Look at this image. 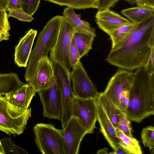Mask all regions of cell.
Here are the masks:
<instances>
[{"label":"cell","instance_id":"obj_1","mask_svg":"<svg viewBox=\"0 0 154 154\" xmlns=\"http://www.w3.org/2000/svg\"><path fill=\"white\" fill-rule=\"evenodd\" d=\"M154 47V14L141 23L126 38L111 48L106 60L132 71L144 67Z\"/></svg>","mask_w":154,"mask_h":154},{"label":"cell","instance_id":"obj_2","mask_svg":"<svg viewBox=\"0 0 154 154\" xmlns=\"http://www.w3.org/2000/svg\"><path fill=\"white\" fill-rule=\"evenodd\" d=\"M129 101L125 112L130 121L140 123L154 114V73L143 68L137 69L129 92Z\"/></svg>","mask_w":154,"mask_h":154},{"label":"cell","instance_id":"obj_3","mask_svg":"<svg viewBox=\"0 0 154 154\" xmlns=\"http://www.w3.org/2000/svg\"><path fill=\"white\" fill-rule=\"evenodd\" d=\"M61 19V16L54 17L47 23L39 33L26 68L24 77L27 82L32 77L40 59L47 56L55 45L58 35Z\"/></svg>","mask_w":154,"mask_h":154},{"label":"cell","instance_id":"obj_4","mask_svg":"<svg viewBox=\"0 0 154 154\" xmlns=\"http://www.w3.org/2000/svg\"><path fill=\"white\" fill-rule=\"evenodd\" d=\"M31 116V108L25 109L11 105L5 96L0 95V131L8 135H20Z\"/></svg>","mask_w":154,"mask_h":154},{"label":"cell","instance_id":"obj_5","mask_svg":"<svg viewBox=\"0 0 154 154\" xmlns=\"http://www.w3.org/2000/svg\"><path fill=\"white\" fill-rule=\"evenodd\" d=\"M35 144L43 154H65L62 129L51 124L38 123L33 128Z\"/></svg>","mask_w":154,"mask_h":154},{"label":"cell","instance_id":"obj_6","mask_svg":"<svg viewBox=\"0 0 154 154\" xmlns=\"http://www.w3.org/2000/svg\"><path fill=\"white\" fill-rule=\"evenodd\" d=\"M75 29L63 16H61L60 30L56 42L51 50L49 58L53 64L56 63L64 69L70 78L71 68L69 58V51Z\"/></svg>","mask_w":154,"mask_h":154},{"label":"cell","instance_id":"obj_7","mask_svg":"<svg viewBox=\"0 0 154 154\" xmlns=\"http://www.w3.org/2000/svg\"><path fill=\"white\" fill-rule=\"evenodd\" d=\"M97 99L74 97L72 116L75 117L88 134H92L97 128Z\"/></svg>","mask_w":154,"mask_h":154},{"label":"cell","instance_id":"obj_8","mask_svg":"<svg viewBox=\"0 0 154 154\" xmlns=\"http://www.w3.org/2000/svg\"><path fill=\"white\" fill-rule=\"evenodd\" d=\"M72 90L75 97L97 99L99 93L80 61L70 73Z\"/></svg>","mask_w":154,"mask_h":154},{"label":"cell","instance_id":"obj_9","mask_svg":"<svg viewBox=\"0 0 154 154\" xmlns=\"http://www.w3.org/2000/svg\"><path fill=\"white\" fill-rule=\"evenodd\" d=\"M134 72L119 68L108 83L103 93L118 107L119 100L129 94Z\"/></svg>","mask_w":154,"mask_h":154},{"label":"cell","instance_id":"obj_10","mask_svg":"<svg viewBox=\"0 0 154 154\" xmlns=\"http://www.w3.org/2000/svg\"><path fill=\"white\" fill-rule=\"evenodd\" d=\"M37 92L43 106L44 117L60 121L62 112L61 98L54 76L48 88Z\"/></svg>","mask_w":154,"mask_h":154},{"label":"cell","instance_id":"obj_11","mask_svg":"<svg viewBox=\"0 0 154 154\" xmlns=\"http://www.w3.org/2000/svg\"><path fill=\"white\" fill-rule=\"evenodd\" d=\"M65 154L79 153L81 142L88 134L79 121L72 116L62 128Z\"/></svg>","mask_w":154,"mask_h":154},{"label":"cell","instance_id":"obj_12","mask_svg":"<svg viewBox=\"0 0 154 154\" xmlns=\"http://www.w3.org/2000/svg\"><path fill=\"white\" fill-rule=\"evenodd\" d=\"M54 76L53 64L48 56L38 61L35 72L28 83L37 92L48 88Z\"/></svg>","mask_w":154,"mask_h":154},{"label":"cell","instance_id":"obj_13","mask_svg":"<svg viewBox=\"0 0 154 154\" xmlns=\"http://www.w3.org/2000/svg\"><path fill=\"white\" fill-rule=\"evenodd\" d=\"M37 30L31 29L21 38L15 48L14 60L19 67H26L32 51Z\"/></svg>","mask_w":154,"mask_h":154},{"label":"cell","instance_id":"obj_14","mask_svg":"<svg viewBox=\"0 0 154 154\" xmlns=\"http://www.w3.org/2000/svg\"><path fill=\"white\" fill-rule=\"evenodd\" d=\"M95 17L98 28L108 35L119 26L131 22L110 9L98 11Z\"/></svg>","mask_w":154,"mask_h":154},{"label":"cell","instance_id":"obj_15","mask_svg":"<svg viewBox=\"0 0 154 154\" xmlns=\"http://www.w3.org/2000/svg\"><path fill=\"white\" fill-rule=\"evenodd\" d=\"M97 121L100 125V131L113 151H116L119 141L116 129L97 99Z\"/></svg>","mask_w":154,"mask_h":154},{"label":"cell","instance_id":"obj_16","mask_svg":"<svg viewBox=\"0 0 154 154\" xmlns=\"http://www.w3.org/2000/svg\"><path fill=\"white\" fill-rule=\"evenodd\" d=\"M37 92L28 83L24 84L16 89L5 95L11 105L26 109H28Z\"/></svg>","mask_w":154,"mask_h":154},{"label":"cell","instance_id":"obj_17","mask_svg":"<svg viewBox=\"0 0 154 154\" xmlns=\"http://www.w3.org/2000/svg\"><path fill=\"white\" fill-rule=\"evenodd\" d=\"M62 16L75 29V32L96 36L95 29L92 27L88 22L82 20L80 15L75 13L74 8L67 7L64 9Z\"/></svg>","mask_w":154,"mask_h":154},{"label":"cell","instance_id":"obj_18","mask_svg":"<svg viewBox=\"0 0 154 154\" xmlns=\"http://www.w3.org/2000/svg\"><path fill=\"white\" fill-rule=\"evenodd\" d=\"M121 13L132 22L139 24L154 14V8L137 5L134 7L122 10Z\"/></svg>","mask_w":154,"mask_h":154},{"label":"cell","instance_id":"obj_19","mask_svg":"<svg viewBox=\"0 0 154 154\" xmlns=\"http://www.w3.org/2000/svg\"><path fill=\"white\" fill-rule=\"evenodd\" d=\"M97 99L116 129L122 111L119 109L103 92L100 93Z\"/></svg>","mask_w":154,"mask_h":154},{"label":"cell","instance_id":"obj_20","mask_svg":"<svg viewBox=\"0 0 154 154\" xmlns=\"http://www.w3.org/2000/svg\"><path fill=\"white\" fill-rule=\"evenodd\" d=\"M24 84L16 73H0V95H5Z\"/></svg>","mask_w":154,"mask_h":154},{"label":"cell","instance_id":"obj_21","mask_svg":"<svg viewBox=\"0 0 154 154\" xmlns=\"http://www.w3.org/2000/svg\"><path fill=\"white\" fill-rule=\"evenodd\" d=\"M96 36L93 35L75 32L73 36L81 58L87 54L92 49V45Z\"/></svg>","mask_w":154,"mask_h":154},{"label":"cell","instance_id":"obj_22","mask_svg":"<svg viewBox=\"0 0 154 154\" xmlns=\"http://www.w3.org/2000/svg\"><path fill=\"white\" fill-rule=\"evenodd\" d=\"M138 24L131 22L119 26L110 32L109 35L112 42L111 48L128 37Z\"/></svg>","mask_w":154,"mask_h":154},{"label":"cell","instance_id":"obj_23","mask_svg":"<svg viewBox=\"0 0 154 154\" xmlns=\"http://www.w3.org/2000/svg\"><path fill=\"white\" fill-rule=\"evenodd\" d=\"M117 136L119 139L118 145L121 146L130 154H142V151L139 141L133 137L128 136L121 131L116 129Z\"/></svg>","mask_w":154,"mask_h":154},{"label":"cell","instance_id":"obj_24","mask_svg":"<svg viewBox=\"0 0 154 154\" xmlns=\"http://www.w3.org/2000/svg\"><path fill=\"white\" fill-rule=\"evenodd\" d=\"M61 6H66L74 9H85L96 6L88 0H45Z\"/></svg>","mask_w":154,"mask_h":154},{"label":"cell","instance_id":"obj_25","mask_svg":"<svg viewBox=\"0 0 154 154\" xmlns=\"http://www.w3.org/2000/svg\"><path fill=\"white\" fill-rule=\"evenodd\" d=\"M4 154H27L25 149L16 145L10 137H5L0 140Z\"/></svg>","mask_w":154,"mask_h":154},{"label":"cell","instance_id":"obj_26","mask_svg":"<svg viewBox=\"0 0 154 154\" xmlns=\"http://www.w3.org/2000/svg\"><path fill=\"white\" fill-rule=\"evenodd\" d=\"M141 137L143 146L148 147L150 153L154 154V127L149 126L143 129Z\"/></svg>","mask_w":154,"mask_h":154},{"label":"cell","instance_id":"obj_27","mask_svg":"<svg viewBox=\"0 0 154 154\" xmlns=\"http://www.w3.org/2000/svg\"><path fill=\"white\" fill-rule=\"evenodd\" d=\"M21 9L25 13L32 16L37 11L41 0H18Z\"/></svg>","mask_w":154,"mask_h":154},{"label":"cell","instance_id":"obj_28","mask_svg":"<svg viewBox=\"0 0 154 154\" xmlns=\"http://www.w3.org/2000/svg\"><path fill=\"white\" fill-rule=\"evenodd\" d=\"M130 122L125 112L122 111L116 129L121 131L128 136L133 137Z\"/></svg>","mask_w":154,"mask_h":154},{"label":"cell","instance_id":"obj_29","mask_svg":"<svg viewBox=\"0 0 154 154\" xmlns=\"http://www.w3.org/2000/svg\"><path fill=\"white\" fill-rule=\"evenodd\" d=\"M5 10L0 9V32L9 38L10 26L8 20V15Z\"/></svg>","mask_w":154,"mask_h":154},{"label":"cell","instance_id":"obj_30","mask_svg":"<svg viewBox=\"0 0 154 154\" xmlns=\"http://www.w3.org/2000/svg\"><path fill=\"white\" fill-rule=\"evenodd\" d=\"M8 16L23 21L30 22L34 18L32 17L24 12L21 9H10L8 8Z\"/></svg>","mask_w":154,"mask_h":154},{"label":"cell","instance_id":"obj_31","mask_svg":"<svg viewBox=\"0 0 154 154\" xmlns=\"http://www.w3.org/2000/svg\"><path fill=\"white\" fill-rule=\"evenodd\" d=\"M69 58L71 66L72 68L78 64L81 58L73 37L70 47Z\"/></svg>","mask_w":154,"mask_h":154},{"label":"cell","instance_id":"obj_32","mask_svg":"<svg viewBox=\"0 0 154 154\" xmlns=\"http://www.w3.org/2000/svg\"><path fill=\"white\" fill-rule=\"evenodd\" d=\"M120 0H98V11L110 9L114 6L115 4Z\"/></svg>","mask_w":154,"mask_h":154},{"label":"cell","instance_id":"obj_33","mask_svg":"<svg viewBox=\"0 0 154 154\" xmlns=\"http://www.w3.org/2000/svg\"><path fill=\"white\" fill-rule=\"evenodd\" d=\"M143 68L148 73H154V47L152 48L149 58Z\"/></svg>","mask_w":154,"mask_h":154},{"label":"cell","instance_id":"obj_34","mask_svg":"<svg viewBox=\"0 0 154 154\" xmlns=\"http://www.w3.org/2000/svg\"><path fill=\"white\" fill-rule=\"evenodd\" d=\"M8 8L10 9H21L20 4L18 0H9Z\"/></svg>","mask_w":154,"mask_h":154},{"label":"cell","instance_id":"obj_35","mask_svg":"<svg viewBox=\"0 0 154 154\" xmlns=\"http://www.w3.org/2000/svg\"><path fill=\"white\" fill-rule=\"evenodd\" d=\"M139 5L154 8V0H139Z\"/></svg>","mask_w":154,"mask_h":154},{"label":"cell","instance_id":"obj_36","mask_svg":"<svg viewBox=\"0 0 154 154\" xmlns=\"http://www.w3.org/2000/svg\"><path fill=\"white\" fill-rule=\"evenodd\" d=\"M109 153L112 154H130L128 151L119 145H118L117 146L116 151H113Z\"/></svg>","mask_w":154,"mask_h":154},{"label":"cell","instance_id":"obj_37","mask_svg":"<svg viewBox=\"0 0 154 154\" xmlns=\"http://www.w3.org/2000/svg\"><path fill=\"white\" fill-rule=\"evenodd\" d=\"M9 0H0V9L7 11Z\"/></svg>","mask_w":154,"mask_h":154},{"label":"cell","instance_id":"obj_38","mask_svg":"<svg viewBox=\"0 0 154 154\" xmlns=\"http://www.w3.org/2000/svg\"><path fill=\"white\" fill-rule=\"evenodd\" d=\"M108 149L106 148H104L103 149L98 150L97 152V154H108Z\"/></svg>","mask_w":154,"mask_h":154},{"label":"cell","instance_id":"obj_39","mask_svg":"<svg viewBox=\"0 0 154 154\" xmlns=\"http://www.w3.org/2000/svg\"><path fill=\"white\" fill-rule=\"evenodd\" d=\"M131 4H135L137 5L139 4V0H125Z\"/></svg>","mask_w":154,"mask_h":154},{"label":"cell","instance_id":"obj_40","mask_svg":"<svg viewBox=\"0 0 154 154\" xmlns=\"http://www.w3.org/2000/svg\"><path fill=\"white\" fill-rule=\"evenodd\" d=\"M92 3H93L96 7L97 9L98 8V0H88Z\"/></svg>","mask_w":154,"mask_h":154},{"label":"cell","instance_id":"obj_41","mask_svg":"<svg viewBox=\"0 0 154 154\" xmlns=\"http://www.w3.org/2000/svg\"><path fill=\"white\" fill-rule=\"evenodd\" d=\"M0 37L3 38L5 40H8L9 39V38L4 35L0 32Z\"/></svg>","mask_w":154,"mask_h":154},{"label":"cell","instance_id":"obj_42","mask_svg":"<svg viewBox=\"0 0 154 154\" xmlns=\"http://www.w3.org/2000/svg\"><path fill=\"white\" fill-rule=\"evenodd\" d=\"M0 154H4V151L2 149L0 140Z\"/></svg>","mask_w":154,"mask_h":154},{"label":"cell","instance_id":"obj_43","mask_svg":"<svg viewBox=\"0 0 154 154\" xmlns=\"http://www.w3.org/2000/svg\"><path fill=\"white\" fill-rule=\"evenodd\" d=\"M5 40V39L2 38L0 37V42H1L2 41Z\"/></svg>","mask_w":154,"mask_h":154}]
</instances>
